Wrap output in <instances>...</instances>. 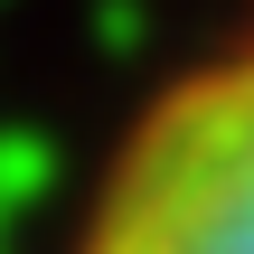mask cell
Wrapping results in <instances>:
<instances>
[{
	"label": "cell",
	"instance_id": "6da1fadb",
	"mask_svg": "<svg viewBox=\"0 0 254 254\" xmlns=\"http://www.w3.org/2000/svg\"><path fill=\"white\" fill-rule=\"evenodd\" d=\"M75 254H254V28L151 94Z\"/></svg>",
	"mask_w": 254,
	"mask_h": 254
}]
</instances>
